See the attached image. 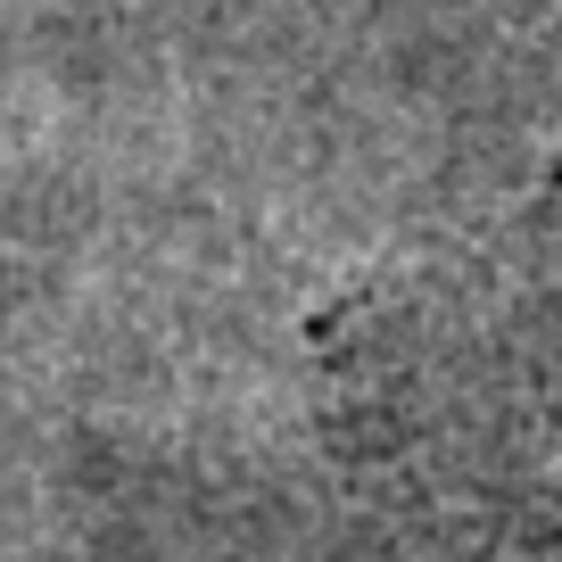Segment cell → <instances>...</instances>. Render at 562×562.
<instances>
[{"instance_id": "cell-1", "label": "cell", "mask_w": 562, "mask_h": 562, "mask_svg": "<svg viewBox=\"0 0 562 562\" xmlns=\"http://www.w3.org/2000/svg\"><path fill=\"white\" fill-rule=\"evenodd\" d=\"M554 414H562V389H554ZM538 472H546V488H554V529H562V439L538 447Z\"/></svg>"}]
</instances>
